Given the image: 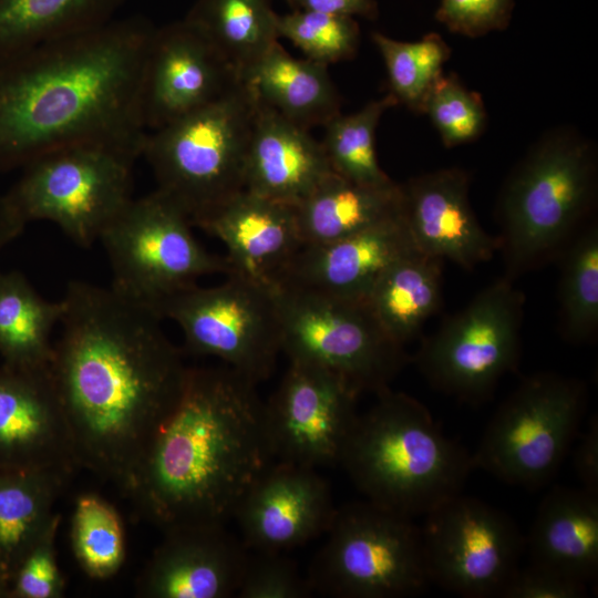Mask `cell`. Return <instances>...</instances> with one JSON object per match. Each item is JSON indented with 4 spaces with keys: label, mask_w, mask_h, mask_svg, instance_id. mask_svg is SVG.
Listing matches in <instances>:
<instances>
[{
    "label": "cell",
    "mask_w": 598,
    "mask_h": 598,
    "mask_svg": "<svg viewBox=\"0 0 598 598\" xmlns=\"http://www.w3.org/2000/svg\"><path fill=\"white\" fill-rule=\"evenodd\" d=\"M336 511L330 486L316 468L275 461L245 492L233 517L248 550L286 553L326 533Z\"/></svg>",
    "instance_id": "obj_17"
},
{
    "label": "cell",
    "mask_w": 598,
    "mask_h": 598,
    "mask_svg": "<svg viewBox=\"0 0 598 598\" xmlns=\"http://www.w3.org/2000/svg\"><path fill=\"white\" fill-rule=\"evenodd\" d=\"M445 147L477 140L485 131L487 113L482 96L466 89L455 74H442L431 86L421 109Z\"/></svg>",
    "instance_id": "obj_37"
},
{
    "label": "cell",
    "mask_w": 598,
    "mask_h": 598,
    "mask_svg": "<svg viewBox=\"0 0 598 598\" xmlns=\"http://www.w3.org/2000/svg\"><path fill=\"white\" fill-rule=\"evenodd\" d=\"M525 297L503 276L424 338L411 362L435 390L460 401L488 400L517 368Z\"/></svg>",
    "instance_id": "obj_11"
},
{
    "label": "cell",
    "mask_w": 598,
    "mask_h": 598,
    "mask_svg": "<svg viewBox=\"0 0 598 598\" xmlns=\"http://www.w3.org/2000/svg\"><path fill=\"white\" fill-rule=\"evenodd\" d=\"M188 215L157 188L133 198L100 236L112 270L111 287L153 307L212 275H229L225 256L196 239Z\"/></svg>",
    "instance_id": "obj_12"
},
{
    "label": "cell",
    "mask_w": 598,
    "mask_h": 598,
    "mask_svg": "<svg viewBox=\"0 0 598 598\" xmlns=\"http://www.w3.org/2000/svg\"><path fill=\"white\" fill-rule=\"evenodd\" d=\"M414 250L400 213L342 239L302 246L277 283L367 301L380 276Z\"/></svg>",
    "instance_id": "obj_22"
},
{
    "label": "cell",
    "mask_w": 598,
    "mask_h": 598,
    "mask_svg": "<svg viewBox=\"0 0 598 598\" xmlns=\"http://www.w3.org/2000/svg\"><path fill=\"white\" fill-rule=\"evenodd\" d=\"M307 577L313 594L401 598L422 594L427 577L421 528L368 499L337 507Z\"/></svg>",
    "instance_id": "obj_7"
},
{
    "label": "cell",
    "mask_w": 598,
    "mask_h": 598,
    "mask_svg": "<svg viewBox=\"0 0 598 598\" xmlns=\"http://www.w3.org/2000/svg\"><path fill=\"white\" fill-rule=\"evenodd\" d=\"M62 312V301L42 297L23 274L0 271L1 362L18 368H49L54 347L52 332Z\"/></svg>",
    "instance_id": "obj_30"
},
{
    "label": "cell",
    "mask_w": 598,
    "mask_h": 598,
    "mask_svg": "<svg viewBox=\"0 0 598 598\" xmlns=\"http://www.w3.org/2000/svg\"><path fill=\"white\" fill-rule=\"evenodd\" d=\"M587 584L555 569L529 563L518 567L501 592V598H582Z\"/></svg>",
    "instance_id": "obj_41"
},
{
    "label": "cell",
    "mask_w": 598,
    "mask_h": 598,
    "mask_svg": "<svg viewBox=\"0 0 598 598\" xmlns=\"http://www.w3.org/2000/svg\"><path fill=\"white\" fill-rule=\"evenodd\" d=\"M239 75L186 19L156 28L142 94L147 131L159 128L220 97Z\"/></svg>",
    "instance_id": "obj_16"
},
{
    "label": "cell",
    "mask_w": 598,
    "mask_h": 598,
    "mask_svg": "<svg viewBox=\"0 0 598 598\" xmlns=\"http://www.w3.org/2000/svg\"><path fill=\"white\" fill-rule=\"evenodd\" d=\"M396 104L394 96L388 93L354 113H340L323 125L320 142L333 173L368 186L394 183L379 164L375 132L383 113Z\"/></svg>",
    "instance_id": "obj_32"
},
{
    "label": "cell",
    "mask_w": 598,
    "mask_h": 598,
    "mask_svg": "<svg viewBox=\"0 0 598 598\" xmlns=\"http://www.w3.org/2000/svg\"><path fill=\"white\" fill-rule=\"evenodd\" d=\"M61 515L55 513L48 528L19 565L7 597L59 598L64 592V579L60 571L55 538Z\"/></svg>",
    "instance_id": "obj_39"
},
{
    "label": "cell",
    "mask_w": 598,
    "mask_h": 598,
    "mask_svg": "<svg viewBox=\"0 0 598 598\" xmlns=\"http://www.w3.org/2000/svg\"><path fill=\"white\" fill-rule=\"evenodd\" d=\"M25 225L10 205L6 194H0V255L4 247L23 231Z\"/></svg>",
    "instance_id": "obj_44"
},
{
    "label": "cell",
    "mask_w": 598,
    "mask_h": 598,
    "mask_svg": "<svg viewBox=\"0 0 598 598\" xmlns=\"http://www.w3.org/2000/svg\"><path fill=\"white\" fill-rule=\"evenodd\" d=\"M443 260L414 250L392 264L367 302L385 333L404 347L441 307Z\"/></svg>",
    "instance_id": "obj_28"
},
{
    "label": "cell",
    "mask_w": 598,
    "mask_h": 598,
    "mask_svg": "<svg viewBox=\"0 0 598 598\" xmlns=\"http://www.w3.org/2000/svg\"><path fill=\"white\" fill-rule=\"evenodd\" d=\"M61 301L50 371L76 458L124 492L189 367L163 319L111 286L73 280Z\"/></svg>",
    "instance_id": "obj_1"
},
{
    "label": "cell",
    "mask_w": 598,
    "mask_h": 598,
    "mask_svg": "<svg viewBox=\"0 0 598 598\" xmlns=\"http://www.w3.org/2000/svg\"><path fill=\"white\" fill-rule=\"evenodd\" d=\"M573 465L581 488L598 495V417L592 415L574 452Z\"/></svg>",
    "instance_id": "obj_42"
},
{
    "label": "cell",
    "mask_w": 598,
    "mask_h": 598,
    "mask_svg": "<svg viewBox=\"0 0 598 598\" xmlns=\"http://www.w3.org/2000/svg\"><path fill=\"white\" fill-rule=\"evenodd\" d=\"M332 173L321 142L308 128L259 104L246 157L244 189L297 206Z\"/></svg>",
    "instance_id": "obj_23"
},
{
    "label": "cell",
    "mask_w": 598,
    "mask_h": 598,
    "mask_svg": "<svg viewBox=\"0 0 598 598\" xmlns=\"http://www.w3.org/2000/svg\"><path fill=\"white\" fill-rule=\"evenodd\" d=\"M278 33L307 59L324 65L351 59L360 40V29L352 17L298 10L278 14Z\"/></svg>",
    "instance_id": "obj_36"
},
{
    "label": "cell",
    "mask_w": 598,
    "mask_h": 598,
    "mask_svg": "<svg viewBox=\"0 0 598 598\" xmlns=\"http://www.w3.org/2000/svg\"><path fill=\"white\" fill-rule=\"evenodd\" d=\"M388 73L390 94L398 103L421 113L423 101L434 82L443 74L451 55L447 43L437 33L405 42L382 33L372 34Z\"/></svg>",
    "instance_id": "obj_34"
},
{
    "label": "cell",
    "mask_w": 598,
    "mask_h": 598,
    "mask_svg": "<svg viewBox=\"0 0 598 598\" xmlns=\"http://www.w3.org/2000/svg\"><path fill=\"white\" fill-rule=\"evenodd\" d=\"M594 145L575 131L543 136L508 176L497 204L499 251L511 279L558 257L590 210Z\"/></svg>",
    "instance_id": "obj_5"
},
{
    "label": "cell",
    "mask_w": 598,
    "mask_h": 598,
    "mask_svg": "<svg viewBox=\"0 0 598 598\" xmlns=\"http://www.w3.org/2000/svg\"><path fill=\"white\" fill-rule=\"evenodd\" d=\"M185 19L241 80L280 38L267 0H197Z\"/></svg>",
    "instance_id": "obj_29"
},
{
    "label": "cell",
    "mask_w": 598,
    "mask_h": 598,
    "mask_svg": "<svg viewBox=\"0 0 598 598\" xmlns=\"http://www.w3.org/2000/svg\"><path fill=\"white\" fill-rule=\"evenodd\" d=\"M193 226L219 239L231 274L276 286L303 246L295 206L246 189L238 192Z\"/></svg>",
    "instance_id": "obj_21"
},
{
    "label": "cell",
    "mask_w": 598,
    "mask_h": 598,
    "mask_svg": "<svg viewBox=\"0 0 598 598\" xmlns=\"http://www.w3.org/2000/svg\"><path fill=\"white\" fill-rule=\"evenodd\" d=\"M529 563L582 582L598 576V495L555 486L542 499L525 538Z\"/></svg>",
    "instance_id": "obj_24"
},
{
    "label": "cell",
    "mask_w": 598,
    "mask_h": 598,
    "mask_svg": "<svg viewBox=\"0 0 598 598\" xmlns=\"http://www.w3.org/2000/svg\"><path fill=\"white\" fill-rule=\"evenodd\" d=\"M420 528L430 582L462 597H499L525 550L512 517L462 493L426 513Z\"/></svg>",
    "instance_id": "obj_14"
},
{
    "label": "cell",
    "mask_w": 598,
    "mask_h": 598,
    "mask_svg": "<svg viewBox=\"0 0 598 598\" xmlns=\"http://www.w3.org/2000/svg\"><path fill=\"white\" fill-rule=\"evenodd\" d=\"M313 594L307 576L285 553L252 551L236 592L238 598H307Z\"/></svg>",
    "instance_id": "obj_38"
},
{
    "label": "cell",
    "mask_w": 598,
    "mask_h": 598,
    "mask_svg": "<svg viewBox=\"0 0 598 598\" xmlns=\"http://www.w3.org/2000/svg\"><path fill=\"white\" fill-rule=\"evenodd\" d=\"M281 352L289 361L324 369L359 393L374 394L411 362L404 347L382 329L367 301L306 287L275 286Z\"/></svg>",
    "instance_id": "obj_8"
},
{
    "label": "cell",
    "mask_w": 598,
    "mask_h": 598,
    "mask_svg": "<svg viewBox=\"0 0 598 598\" xmlns=\"http://www.w3.org/2000/svg\"><path fill=\"white\" fill-rule=\"evenodd\" d=\"M359 414L339 464L365 499L411 518L462 492L472 454L424 404L390 388Z\"/></svg>",
    "instance_id": "obj_4"
},
{
    "label": "cell",
    "mask_w": 598,
    "mask_h": 598,
    "mask_svg": "<svg viewBox=\"0 0 598 598\" xmlns=\"http://www.w3.org/2000/svg\"><path fill=\"white\" fill-rule=\"evenodd\" d=\"M127 0H0V63L114 19Z\"/></svg>",
    "instance_id": "obj_31"
},
{
    "label": "cell",
    "mask_w": 598,
    "mask_h": 598,
    "mask_svg": "<svg viewBox=\"0 0 598 598\" xmlns=\"http://www.w3.org/2000/svg\"><path fill=\"white\" fill-rule=\"evenodd\" d=\"M289 363L279 386L265 403L274 458L316 470L339 464L359 416L360 393L324 369Z\"/></svg>",
    "instance_id": "obj_15"
},
{
    "label": "cell",
    "mask_w": 598,
    "mask_h": 598,
    "mask_svg": "<svg viewBox=\"0 0 598 598\" xmlns=\"http://www.w3.org/2000/svg\"><path fill=\"white\" fill-rule=\"evenodd\" d=\"M295 210L303 246L328 244L399 215L400 184L368 186L332 173Z\"/></svg>",
    "instance_id": "obj_27"
},
{
    "label": "cell",
    "mask_w": 598,
    "mask_h": 598,
    "mask_svg": "<svg viewBox=\"0 0 598 598\" xmlns=\"http://www.w3.org/2000/svg\"><path fill=\"white\" fill-rule=\"evenodd\" d=\"M156 27L133 16L62 37L0 63V173L59 148L142 150V94Z\"/></svg>",
    "instance_id": "obj_2"
},
{
    "label": "cell",
    "mask_w": 598,
    "mask_h": 598,
    "mask_svg": "<svg viewBox=\"0 0 598 598\" xmlns=\"http://www.w3.org/2000/svg\"><path fill=\"white\" fill-rule=\"evenodd\" d=\"M140 157L99 143L59 148L25 165L6 196L25 224L51 221L89 247L134 198L133 167Z\"/></svg>",
    "instance_id": "obj_9"
},
{
    "label": "cell",
    "mask_w": 598,
    "mask_h": 598,
    "mask_svg": "<svg viewBox=\"0 0 598 598\" xmlns=\"http://www.w3.org/2000/svg\"><path fill=\"white\" fill-rule=\"evenodd\" d=\"M274 462L257 384L225 364L189 367L124 493L163 530L224 524Z\"/></svg>",
    "instance_id": "obj_3"
},
{
    "label": "cell",
    "mask_w": 598,
    "mask_h": 598,
    "mask_svg": "<svg viewBox=\"0 0 598 598\" xmlns=\"http://www.w3.org/2000/svg\"><path fill=\"white\" fill-rule=\"evenodd\" d=\"M587 406L578 379L555 372L524 378L499 404L472 454L474 468L528 489L551 481L575 441Z\"/></svg>",
    "instance_id": "obj_10"
},
{
    "label": "cell",
    "mask_w": 598,
    "mask_h": 598,
    "mask_svg": "<svg viewBox=\"0 0 598 598\" xmlns=\"http://www.w3.org/2000/svg\"><path fill=\"white\" fill-rule=\"evenodd\" d=\"M137 581L147 598L236 597L249 550L224 524H187L164 530Z\"/></svg>",
    "instance_id": "obj_20"
},
{
    "label": "cell",
    "mask_w": 598,
    "mask_h": 598,
    "mask_svg": "<svg viewBox=\"0 0 598 598\" xmlns=\"http://www.w3.org/2000/svg\"><path fill=\"white\" fill-rule=\"evenodd\" d=\"M559 256L560 333L570 343H585L598 329L597 224L576 234Z\"/></svg>",
    "instance_id": "obj_33"
},
{
    "label": "cell",
    "mask_w": 598,
    "mask_h": 598,
    "mask_svg": "<svg viewBox=\"0 0 598 598\" xmlns=\"http://www.w3.org/2000/svg\"><path fill=\"white\" fill-rule=\"evenodd\" d=\"M259 101L244 80L212 103L147 131L142 157L157 189L192 224L244 189L246 157Z\"/></svg>",
    "instance_id": "obj_6"
},
{
    "label": "cell",
    "mask_w": 598,
    "mask_h": 598,
    "mask_svg": "<svg viewBox=\"0 0 598 598\" xmlns=\"http://www.w3.org/2000/svg\"><path fill=\"white\" fill-rule=\"evenodd\" d=\"M75 558L94 579L115 575L125 559L123 522L115 507L96 494L76 499L71 527Z\"/></svg>",
    "instance_id": "obj_35"
},
{
    "label": "cell",
    "mask_w": 598,
    "mask_h": 598,
    "mask_svg": "<svg viewBox=\"0 0 598 598\" xmlns=\"http://www.w3.org/2000/svg\"><path fill=\"white\" fill-rule=\"evenodd\" d=\"M401 215L414 247L471 270L499 251V239L477 220L468 174L442 168L400 184Z\"/></svg>",
    "instance_id": "obj_19"
},
{
    "label": "cell",
    "mask_w": 598,
    "mask_h": 598,
    "mask_svg": "<svg viewBox=\"0 0 598 598\" xmlns=\"http://www.w3.org/2000/svg\"><path fill=\"white\" fill-rule=\"evenodd\" d=\"M514 0H441L435 19L451 32L477 38L511 22Z\"/></svg>",
    "instance_id": "obj_40"
},
{
    "label": "cell",
    "mask_w": 598,
    "mask_h": 598,
    "mask_svg": "<svg viewBox=\"0 0 598 598\" xmlns=\"http://www.w3.org/2000/svg\"><path fill=\"white\" fill-rule=\"evenodd\" d=\"M259 102L310 128L340 114V97L328 65L289 54L277 42L245 75Z\"/></svg>",
    "instance_id": "obj_26"
},
{
    "label": "cell",
    "mask_w": 598,
    "mask_h": 598,
    "mask_svg": "<svg viewBox=\"0 0 598 598\" xmlns=\"http://www.w3.org/2000/svg\"><path fill=\"white\" fill-rule=\"evenodd\" d=\"M80 467L50 367L0 363V468Z\"/></svg>",
    "instance_id": "obj_18"
},
{
    "label": "cell",
    "mask_w": 598,
    "mask_h": 598,
    "mask_svg": "<svg viewBox=\"0 0 598 598\" xmlns=\"http://www.w3.org/2000/svg\"><path fill=\"white\" fill-rule=\"evenodd\" d=\"M216 286L194 283L152 309L175 322L186 352L212 357L258 384L275 370L281 334L275 286L237 274Z\"/></svg>",
    "instance_id": "obj_13"
},
{
    "label": "cell",
    "mask_w": 598,
    "mask_h": 598,
    "mask_svg": "<svg viewBox=\"0 0 598 598\" xmlns=\"http://www.w3.org/2000/svg\"><path fill=\"white\" fill-rule=\"evenodd\" d=\"M71 473L0 468V597L30 549L43 535Z\"/></svg>",
    "instance_id": "obj_25"
},
{
    "label": "cell",
    "mask_w": 598,
    "mask_h": 598,
    "mask_svg": "<svg viewBox=\"0 0 598 598\" xmlns=\"http://www.w3.org/2000/svg\"><path fill=\"white\" fill-rule=\"evenodd\" d=\"M298 11L373 19L378 14L374 0H287Z\"/></svg>",
    "instance_id": "obj_43"
}]
</instances>
